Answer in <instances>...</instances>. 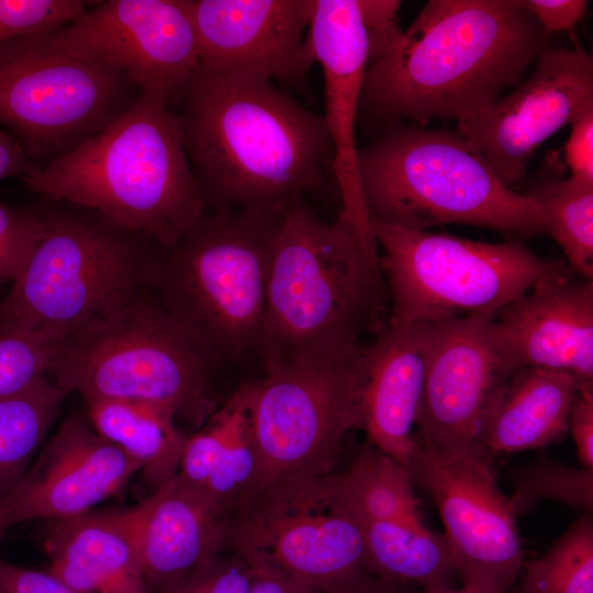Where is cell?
Instances as JSON below:
<instances>
[{"instance_id": "6da1fadb", "label": "cell", "mask_w": 593, "mask_h": 593, "mask_svg": "<svg viewBox=\"0 0 593 593\" xmlns=\"http://www.w3.org/2000/svg\"><path fill=\"white\" fill-rule=\"evenodd\" d=\"M521 0H429L365 71L357 127L467 122L518 86L548 48Z\"/></svg>"}, {"instance_id": "7a4b0ae2", "label": "cell", "mask_w": 593, "mask_h": 593, "mask_svg": "<svg viewBox=\"0 0 593 593\" xmlns=\"http://www.w3.org/2000/svg\"><path fill=\"white\" fill-rule=\"evenodd\" d=\"M174 104L192 172L213 211L289 206L323 187L334 158L324 118L273 81L200 67Z\"/></svg>"}, {"instance_id": "3957f363", "label": "cell", "mask_w": 593, "mask_h": 593, "mask_svg": "<svg viewBox=\"0 0 593 593\" xmlns=\"http://www.w3.org/2000/svg\"><path fill=\"white\" fill-rule=\"evenodd\" d=\"M20 180L44 200L91 210L159 247L175 244L206 209L174 111L147 93L103 131Z\"/></svg>"}, {"instance_id": "277c9868", "label": "cell", "mask_w": 593, "mask_h": 593, "mask_svg": "<svg viewBox=\"0 0 593 593\" xmlns=\"http://www.w3.org/2000/svg\"><path fill=\"white\" fill-rule=\"evenodd\" d=\"M388 291L374 238L339 214L290 205L276 243L257 353L266 368L357 346L385 324Z\"/></svg>"}, {"instance_id": "5b68a950", "label": "cell", "mask_w": 593, "mask_h": 593, "mask_svg": "<svg viewBox=\"0 0 593 593\" xmlns=\"http://www.w3.org/2000/svg\"><path fill=\"white\" fill-rule=\"evenodd\" d=\"M369 221L412 231L462 224L507 239L544 234L537 202L505 186L456 131L399 124L357 152Z\"/></svg>"}, {"instance_id": "8992f818", "label": "cell", "mask_w": 593, "mask_h": 593, "mask_svg": "<svg viewBox=\"0 0 593 593\" xmlns=\"http://www.w3.org/2000/svg\"><path fill=\"white\" fill-rule=\"evenodd\" d=\"M289 206L205 212L175 244L156 246L148 289L215 362L258 349Z\"/></svg>"}, {"instance_id": "52a82bcc", "label": "cell", "mask_w": 593, "mask_h": 593, "mask_svg": "<svg viewBox=\"0 0 593 593\" xmlns=\"http://www.w3.org/2000/svg\"><path fill=\"white\" fill-rule=\"evenodd\" d=\"M45 201L42 234L0 302V335H32L54 347L147 290L157 245L91 210Z\"/></svg>"}, {"instance_id": "ba28073f", "label": "cell", "mask_w": 593, "mask_h": 593, "mask_svg": "<svg viewBox=\"0 0 593 593\" xmlns=\"http://www.w3.org/2000/svg\"><path fill=\"white\" fill-rule=\"evenodd\" d=\"M214 363L147 289L104 321L57 343L45 376L83 401H145L201 427L215 411L209 390Z\"/></svg>"}, {"instance_id": "9c48e42d", "label": "cell", "mask_w": 593, "mask_h": 593, "mask_svg": "<svg viewBox=\"0 0 593 593\" xmlns=\"http://www.w3.org/2000/svg\"><path fill=\"white\" fill-rule=\"evenodd\" d=\"M365 349L361 343L281 362L250 382L256 468L235 508L271 489L332 473L345 436L360 428Z\"/></svg>"}, {"instance_id": "30bf717a", "label": "cell", "mask_w": 593, "mask_h": 593, "mask_svg": "<svg viewBox=\"0 0 593 593\" xmlns=\"http://www.w3.org/2000/svg\"><path fill=\"white\" fill-rule=\"evenodd\" d=\"M370 225L383 250L390 324L494 315L542 278L570 268L566 260L539 257L519 240L477 242L372 220Z\"/></svg>"}, {"instance_id": "8fae6325", "label": "cell", "mask_w": 593, "mask_h": 593, "mask_svg": "<svg viewBox=\"0 0 593 593\" xmlns=\"http://www.w3.org/2000/svg\"><path fill=\"white\" fill-rule=\"evenodd\" d=\"M47 34L0 45V125L41 167L103 131L141 94L121 72L57 48Z\"/></svg>"}, {"instance_id": "7c38bea8", "label": "cell", "mask_w": 593, "mask_h": 593, "mask_svg": "<svg viewBox=\"0 0 593 593\" xmlns=\"http://www.w3.org/2000/svg\"><path fill=\"white\" fill-rule=\"evenodd\" d=\"M226 549L317 593L350 591L376 577L359 523L324 500L310 480L271 489L234 510Z\"/></svg>"}, {"instance_id": "4fadbf2b", "label": "cell", "mask_w": 593, "mask_h": 593, "mask_svg": "<svg viewBox=\"0 0 593 593\" xmlns=\"http://www.w3.org/2000/svg\"><path fill=\"white\" fill-rule=\"evenodd\" d=\"M412 482L432 496L462 588L504 593L523 566L516 515L489 460L471 451H443L418 441L405 465Z\"/></svg>"}, {"instance_id": "5bb4252c", "label": "cell", "mask_w": 593, "mask_h": 593, "mask_svg": "<svg viewBox=\"0 0 593 593\" xmlns=\"http://www.w3.org/2000/svg\"><path fill=\"white\" fill-rule=\"evenodd\" d=\"M57 48L102 63L174 104L200 68L186 0H108L47 34Z\"/></svg>"}, {"instance_id": "9a60e30c", "label": "cell", "mask_w": 593, "mask_h": 593, "mask_svg": "<svg viewBox=\"0 0 593 593\" xmlns=\"http://www.w3.org/2000/svg\"><path fill=\"white\" fill-rule=\"evenodd\" d=\"M530 76L456 132L512 188L522 182L536 149L593 108V57L581 47H548Z\"/></svg>"}, {"instance_id": "2e32d148", "label": "cell", "mask_w": 593, "mask_h": 593, "mask_svg": "<svg viewBox=\"0 0 593 593\" xmlns=\"http://www.w3.org/2000/svg\"><path fill=\"white\" fill-rule=\"evenodd\" d=\"M492 316L421 323L425 376L415 438L422 446L485 458L480 444L482 419L493 392L507 378L490 344Z\"/></svg>"}, {"instance_id": "e0dca14e", "label": "cell", "mask_w": 593, "mask_h": 593, "mask_svg": "<svg viewBox=\"0 0 593 593\" xmlns=\"http://www.w3.org/2000/svg\"><path fill=\"white\" fill-rule=\"evenodd\" d=\"M200 67L304 86L314 0H186Z\"/></svg>"}, {"instance_id": "ac0fdd59", "label": "cell", "mask_w": 593, "mask_h": 593, "mask_svg": "<svg viewBox=\"0 0 593 593\" xmlns=\"http://www.w3.org/2000/svg\"><path fill=\"white\" fill-rule=\"evenodd\" d=\"M139 470L141 465L99 435L87 416H68L0 501V540L21 523L91 511Z\"/></svg>"}, {"instance_id": "d6986e66", "label": "cell", "mask_w": 593, "mask_h": 593, "mask_svg": "<svg viewBox=\"0 0 593 593\" xmlns=\"http://www.w3.org/2000/svg\"><path fill=\"white\" fill-rule=\"evenodd\" d=\"M489 339L505 377L538 367L593 382V280L570 268L542 278L492 316Z\"/></svg>"}, {"instance_id": "ffe728a7", "label": "cell", "mask_w": 593, "mask_h": 593, "mask_svg": "<svg viewBox=\"0 0 593 593\" xmlns=\"http://www.w3.org/2000/svg\"><path fill=\"white\" fill-rule=\"evenodd\" d=\"M315 63L323 69V115L334 147L332 170L338 186L339 215L374 238L363 204L357 160V118L369 41L358 0H314L309 27Z\"/></svg>"}, {"instance_id": "44dd1931", "label": "cell", "mask_w": 593, "mask_h": 593, "mask_svg": "<svg viewBox=\"0 0 593 593\" xmlns=\"http://www.w3.org/2000/svg\"><path fill=\"white\" fill-rule=\"evenodd\" d=\"M136 510L147 593H163L225 550L228 514L178 473Z\"/></svg>"}, {"instance_id": "7402d4cb", "label": "cell", "mask_w": 593, "mask_h": 593, "mask_svg": "<svg viewBox=\"0 0 593 593\" xmlns=\"http://www.w3.org/2000/svg\"><path fill=\"white\" fill-rule=\"evenodd\" d=\"M425 376L421 323L385 324L366 344L359 403L360 428L369 444L405 468Z\"/></svg>"}, {"instance_id": "603a6c76", "label": "cell", "mask_w": 593, "mask_h": 593, "mask_svg": "<svg viewBox=\"0 0 593 593\" xmlns=\"http://www.w3.org/2000/svg\"><path fill=\"white\" fill-rule=\"evenodd\" d=\"M44 550L47 571L76 593H147L136 506L49 521Z\"/></svg>"}, {"instance_id": "cb8c5ba5", "label": "cell", "mask_w": 593, "mask_h": 593, "mask_svg": "<svg viewBox=\"0 0 593 593\" xmlns=\"http://www.w3.org/2000/svg\"><path fill=\"white\" fill-rule=\"evenodd\" d=\"M583 382L572 373L538 367L510 374L493 392L482 419L480 444L485 458L545 448L561 439Z\"/></svg>"}, {"instance_id": "d4e9b609", "label": "cell", "mask_w": 593, "mask_h": 593, "mask_svg": "<svg viewBox=\"0 0 593 593\" xmlns=\"http://www.w3.org/2000/svg\"><path fill=\"white\" fill-rule=\"evenodd\" d=\"M83 402L94 430L141 465L154 491L177 475L188 435L176 425L172 411L137 400Z\"/></svg>"}, {"instance_id": "484cf974", "label": "cell", "mask_w": 593, "mask_h": 593, "mask_svg": "<svg viewBox=\"0 0 593 593\" xmlns=\"http://www.w3.org/2000/svg\"><path fill=\"white\" fill-rule=\"evenodd\" d=\"M310 481L324 500L357 522L423 523L409 472L371 444L344 471Z\"/></svg>"}, {"instance_id": "4316f807", "label": "cell", "mask_w": 593, "mask_h": 593, "mask_svg": "<svg viewBox=\"0 0 593 593\" xmlns=\"http://www.w3.org/2000/svg\"><path fill=\"white\" fill-rule=\"evenodd\" d=\"M371 572L423 591L450 586L457 574L446 538L424 523L358 522Z\"/></svg>"}, {"instance_id": "83f0119b", "label": "cell", "mask_w": 593, "mask_h": 593, "mask_svg": "<svg viewBox=\"0 0 593 593\" xmlns=\"http://www.w3.org/2000/svg\"><path fill=\"white\" fill-rule=\"evenodd\" d=\"M66 396L44 376L24 390L0 399V501L29 469Z\"/></svg>"}, {"instance_id": "f1b7e54d", "label": "cell", "mask_w": 593, "mask_h": 593, "mask_svg": "<svg viewBox=\"0 0 593 593\" xmlns=\"http://www.w3.org/2000/svg\"><path fill=\"white\" fill-rule=\"evenodd\" d=\"M524 194L539 205L552 237L578 276L593 280V182L574 177L534 184Z\"/></svg>"}, {"instance_id": "f546056e", "label": "cell", "mask_w": 593, "mask_h": 593, "mask_svg": "<svg viewBox=\"0 0 593 593\" xmlns=\"http://www.w3.org/2000/svg\"><path fill=\"white\" fill-rule=\"evenodd\" d=\"M513 593H593V518L581 513L537 559L523 562Z\"/></svg>"}, {"instance_id": "4dcf8cb0", "label": "cell", "mask_w": 593, "mask_h": 593, "mask_svg": "<svg viewBox=\"0 0 593 593\" xmlns=\"http://www.w3.org/2000/svg\"><path fill=\"white\" fill-rule=\"evenodd\" d=\"M250 383H244L219 409L224 437L215 468L200 491L231 515L246 490L256 468L249 424Z\"/></svg>"}, {"instance_id": "1f68e13d", "label": "cell", "mask_w": 593, "mask_h": 593, "mask_svg": "<svg viewBox=\"0 0 593 593\" xmlns=\"http://www.w3.org/2000/svg\"><path fill=\"white\" fill-rule=\"evenodd\" d=\"M512 483L514 491L508 500L516 516L541 500L557 501L582 513L593 512V469L569 467L542 455L517 467Z\"/></svg>"}, {"instance_id": "d6a6232c", "label": "cell", "mask_w": 593, "mask_h": 593, "mask_svg": "<svg viewBox=\"0 0 593 593\" xmlns=\"http://www.w3.org/2000/svg\"><path fill=\"white\" fill-rule=\"evenodd\" d=\"M85 12L80 0H0V45L60 30Z\"/></svg>"}, {"instance_id": "836d02e7", "label": "cell", "mask_w": 593, "mask_h": 593, "mask_svg": "<svg viewBox=\"0 0 593 593\" xmlns=\"http://www.w3.org/2000/svg\"><path fill=\"white\" fill-rule=\"evenodd\" d=\"M53 346L25 334L0 335V399L15 394L46 374Z\"/></svg>"}, {"instance_id": "e575fe53", "label": "cell", "mask_w": 593, "mask_h": 593, "mask_svg": "<svg viewBox=\"0 0 593 593\" xmlns=\"http://www.w3.org/2000/svg\"><path fill=\"white\" fill-rule=\"evenodd\" d=\"M42 231L40 208L20 209L0 203V289L18 278Z\"/></svg>"}, {"instance_id": "d590c367", "label": "cell", "mask_w": 593, "mask_h": 593, "mask_svg": "<svg viewBox=\"0 0 593 593\" xmlns=\"http://www.w3.org/2000/svg\"><path fill=\"white\" fill-rule=\"evenodd\" d=\"M250 582L251 568L243 558L220 555L163 593H249Z\"/></svg>"}, {"instance_id": "8d00e7d4", "label": "cell", "mask_w": 593, "mask_h": 593, "mask_svg": "<svg viewBox=\"0 0 593 593\" xmlns=\"http://www.w3.org/2000/svg\"><path fill=\"white\" fill-rule=\"evenodd\" d=\"M358 5L368 35L371 61L387 52L402 32L395 20L401 1L358 0Z\"/></svg>"}, {"instance_id": "74e56055", "label": "cell", "mask_w": 593, "mask_h": 593, "mask_svg": "<svg viewBox=\"0 0 593 593\" xmlns=\"http://www.w3.org/2000/svg\"><path fill=\"white\" fill-rule=\"evenodd\" d=\"M568 430L581 466L593 469V382H583L577 392L568 416Z\"/></svg>"}, {"instance_id": "f35d334b", "label": "cell", "mask_w": 593, "mask_h": 593, "mask_svg": "<svg viewBox=\"0 0 593 593\" xmlns=\"http://www.w3.org/2000/svg\"><path fill=\"white\" fill-rule=\"evenodd\" d=\"M570 125L564 158L571 177L593 182V108L582 112Z\"/></svg>"}, {"instance_id": "ab89813d", "label": "cell", "mask_w": 593, "mask_h": 593, "mask_svg": "<svg viewBox=\"0 0 593 593\" xmlns=\"http://www.w3.org/2000/svg\"><path fill=\"white\" fill-rule=\"evenodd\" d=\"M536 19L544 34L571 30L582 20L588 9L585 0H521Z\"/></svg>"}, {"instance_id": "60d3db41", "label": "cell", "mask_w": 593, "mask_h": 593, "mask_svg": "<svg viewBox=\"0 0 593 593\" xmlns=\"http://www.w3.org/2000/svg\"><path fill=\"white\" fill-rule=\"evenodd\" d=\"M0 593H76L49 571L0 560Z\"/></svg>"}, {"instance_id": "b9f144b4", "label": "cell", "mask_w": 593, "mask_h": 593, "mask_svg": "<svg viewBox=\"0 0 593 593\" xmlns=\"http://www.w3.org/2000/svg\"><path fill=\"white\" fill-rule=\"evenodd\" d=\"M247 563L251 568L249 593H317L270 566L260 562Z\"/></svg>"}, {"instance_id": "7bdbcfd3", "label": "cell", "mask_w": 593, "mask_h": 593, "mask_svg": "<svg viewBox=\"0 0 593 593\" xmlns=\"http://www.w3.org/2000/svg\"><path fill=\"white\" fill-rule=\"evenodd\" d=\"M40 165L29 158L20 143L5 130L0 128V181L20 179L38 171Z\"/></svg>"}, {"instance_id": "ee69618b", "label": "cell", "mask_w": 593, "mask_h": 593, "mask_svg": "<svg viewBox=\"0 0 593 593\" xmlns=\"http://www.w3.org/2000/svg\"><path fill=\"white\" fill-rule=\"evenodd\" d=\"M404 585V583L376 575L360 586L342 593H405Z\"/></svg>"}, {"instance_id": "f6af8a7d", "label": "cell", "mask_w": 593, "mask_h": 593, "mask_svg": "<svg viewBox=\"0 0 593 593\" xmlns=\"http://www.w3.org/2000/svg\"><path fill=\"white\" fill-rule=\"evenodd\" d=\"M423 593H481V592L465 589V588H461L460 590H454L451 589V586H447V588L426 590V591H423Z\"/></svg>"}]
</instances>
